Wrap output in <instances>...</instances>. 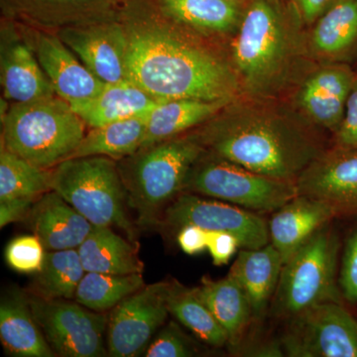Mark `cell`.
Instances as JSON below:
<instances>
[{"label":"cell","mask_w":357,"mask_h":357,"mask_svg":"<svg viewBox=\"0 0 357 357\" xmlns=\"http://www.w3.org/2000/svg\"><path fill=\"white\" fill-rule=\"evenodd\" d=\"M206 123L195 133L206 151L269 177L297 181L326 150L318 129L277 100L241 96Z\"/></svg>","instance_id":"cell-1"},{"label":"cell","mask_w":357,"mask_h":357,"mask_svg":"<svg viewBox=\"0 0 357 357\" xmlns=\"http://www.w3.org/2000/svg\"><path fill=\"white\" fill-rule=\"evenodd\" d=\"M128 79L159 100L231 102L243 96L234 66L171 23L129 22Z\"/></svg>","instance_id":"cell-2"},{"label":"cell","mask_w":357,"mask_h":357,"mask_svg":"<svg viewBox=\"0 0 357 357\" xmlns=\"http://www.w3.org/2000/svg\"><path fill=\"white\" fill-rule=\"evenodd\" d=\"M302 20L279 0H251L231 45L243 96L273 100L302 79L311 56Z\"/></svg>","instance_id":"cell-3"},{"label":"cell","mask_w":357,"mask_h":357,"mask_svg":"<svg viewBox=\"0 0 357 357\" xmlns=\"http://www.w3.org/2000/svg\"><path fill=\"white\" fill-rule=\"evenodd\" d=\"M2 124V146L47 170L69 159L86 135L83 119L57 95L13 103Z\"/></svg>","instance_id":"cell-4"},{"label":"cell","mask_w":357,"mask_h":357,"mask_svg":"<svg viewBox=\"0 0 357 357\" xmlns=\"http://www.w3.org/2000/svg\"><path fill=\"white\" fill-rule=\"evenodd\" d=\"M206 152L196 134L178 136L143 148L123 175L128 204L141 225H154L162 210L184 190L192 166Z\"/></svg>","instance_id":"cell-5"},{"label":"cell","mask_w":357,"mask_h":357,"mask_svg":"<svg viewBox=\"0 0 357 357\" xmlns=\"http://www.w3.org/2000/svg\"><path fill=\"white\" fill-rule=\"evenodd\" d=\"M52 190L95 227H116L133 238L132 223L126 213L128 191L114 159L65 160L52 171Z\"/></svg>","instance_id":"cell-6"},{"label":"cell","mask_w":357,"mask_h":357,"mask_svg":"<svg viewBox=\"0 0 357 357\" xmlns=\"http://www.w3.org/2000/svg\"><path fill=\"white\" fill-rule=\"evenodd\" d=\"M340 241L331 223L321 227L284 263L273 312L288 319L326 302L342 301L337 282Z\"/></svg>","instance_id":"cell-7"},{"label":"cell","mask_w":357,"mask_h":357,"mask_svg":"<svg viewBox=\"0 0 357 357\" xmlns=\"http://www.w3.org/2000/svg\"><path fill=\"white\" fill-rule=\"evenodd\" d=\"M183 192L220 199L257 213L276 211L299 195L296 181L253 172L206 150L190 171Z\"/></svg>","instance_id":"cell-8"},{"label":"cell","mask_w":357,"mask_h":357,"mask_svg":"<svg viewBox=\"0 0 357 357\" xmlns=\"http://www.w3.org/2000/svg\"><path fill=\"white\" fill-rule=\"evenodd\" d=\"M33 314L52 349L64 357L109 356L105 333L109 319L79 303L29 298Z\"/></svg>","instance_id":"cell-9"},{"label":"cell","mask_w":357,"mask_h":357,"mask_svg":"<svg viewBox=\"0 0 357 357\" xmlns=\"http://www.w3.org/2000/svg\"><path fill=\"white\" fill-rule=\"evenodd\" d=\"M280 342L287 356L357 357V321L340 303H321L290 319Z\"/></svg>","instance_id":"cell-10"},{"label":"cell","mask_w":357,"mask_h":357,"mask_svg":"<svg viewBox=\"0 0 357 357\" xmlns=\"http://www.w3.org/2000/svg\"><path fill=\"white\" fill-rule=\"evenodd\" d=\"M163 220L174 229L192 225L206 231L229 232L237 237L241 248H260L270 241L268 223L257 213L192 192L176 197L164 210Z\"/></svg>","instance_id":"cell-11"},{"label":"cell","mask_w":357,"mask_h":357,"mask_svg":"<svg viewBox=\"0 0 357 357\" xmlns=\"http://www.w3.org/2000/svg\"><path fill=\"white\" fill-rule=\"evenodd\" d=\"M172 282L144 286L112 309L107 324L109 356L133 357L144 354L170 314L168 295Z\"/></svg>","instance_id":"cell-12"},{"label":"cell","mask_w":357,"mask_h":357,"mask_svg":"<svg viewBox=\"0 0 357 357\" xmlns=\"http://www.w3.org/2000/svg\"><path fill=\"white\" fill-rule=\"evenodd\" d=\"M356 76L347 63H324L298 83L294 109L314 128L335 135L344 119Z\"/></svg>","instance_id":"cell-13"},{"label":"cell","mask_w":357,"mask_h":357,"mask_svg":"<svg viewBox=\"0 0 357 357\" xmlns=\"http://www.w3.org/2000/svg\"><path fill=\"white\" fill-rule=\"evenodd\" d=\"M59 37L103 83L129 81L128 37L123 25L98 21L79 23L61 30Z\"/></svg>","instance_id":"cell-14"},{"label":"cell","mask_w":357,"mask_h":357,"mask_svg":"<svg viewBox=\"0 0 357 357\" xmlns=\"http://www.w3.org/2000/svg\"><path fill=\"white\" fill-rule=\"evenodd\" d=\"M296 184L299 195L328 204L337 217L357 215V148L325 150Z\"/></svg>","instance_id":"cell-15"},{"label":"cell","mask_w":357,"mask_h":357,"mask_svg":"<svg viewBox=\"0 0 357 357\" xmlns=\"http://www.w3.org/2000/svg\"><path fill=\"white\" fill-rule=\"evenodd\" d=\"M35 56L56 95L70 103L89 100L107 84L82 64L69 47L55 35L42 33L37 36Z\"/></svg>","instance_id":"cell-16"},{"label":"cell","mask_w":357,"mask_h":357,"mask_svg":"<svg viewBox=\"0 0 357 357\" xmlns=\"http://www.w3.org/2000/svg\"><path fill=\"white\" fill-rule=\"evenodd\" d=\"M26 218L46 251L77 249L95 227L53 190L37 199Z\"/></svg>","instance_id":"cell-17"},{"label":"cell","mask_w":357,"mask_h":357,"mask_svg":"<svg viewBox=\"0 0 357 357\" xmlns=\"http://www.w3.org/2000/svg\"><path fill=\"white\" fill-rule=\"evenodd\" d=\"M337 218L332 206L310 197L298 195L274 211L268 223L270 243L285 263L321 227Z\"/></svg>","instance_id":"cell-18"},{"label":"cell","mask_w":357,"mask_h":357,"mask_svg":"<svg viewBox=\"0 0 357 357\" xmlns=\"http://www.w3.org/2000/svg\"><path fill=\"white\" fill-rule=\"evenodd\" d=\"M283 265L280 252L268 243L260 248H243L230 268L229 275L243 289L253 319H261L266 314L278 287Z\"/></svg>","instance_id":"cell-19"},{"label":"cell","mask_w":357,"mask_h":357,"mask_svg":"<svg viewBox=\"0 0 357 357\" xmlns=\"http://www.w3.org/2000/svg\"><path fill=\"white\" fill-rule=\"evenodd\" d=\"M163 100H165L155 98L132 82L124 81L107 84L93 98L70 105L86 126L96 128L149 114Z\"/></svg>","instance_id":"cell-20"},{"label":"cell","mask_w":357,"mask_h":357,"mask_svg":"<svg viewBox=\"0 0 357 357\" xmlns=\"http://www.w3.org/2000/svg\"><path fill=\"white\" fill-rule=\"evenodd\" d=\"M310 54L323 63L344 62L357 47V0H340L314 22Z\"/></svg>","instance_id":"cell-21"},{"label":"cell","mask_w":357,"mask_h":357,"mask_svg":"<svg viewBox=\"0 0 357 357\" xmlns=\"http://www.w3.org/2000/svg\"><path fill=\"white\" fill-rule=\"evenodd\" d=\"M0 340L6 351L13 356H56L34 318L29 298L20 291H13L2 299Z\"/></svg>","instance_id":"cell-22"},{"label":"cell","mask_w":357,"mask_h":357,"mask_svg":"<svg viewBox=\"0 0 357 357\" xmlns=\"http://www.w3.org/2000/svg\"><path fill=\"white\" fill-rule=\"evenodd\" d=\"M0 73L4 96L14 103L56 96L36 56L20 41H10L2 46Z\"/></svg>","instance_id":"cell-23"},{"label":"cell","mask_w":357,"mask_h":357,"mask_svg":"<svg viewBox=\"0 0 357 357\" xmlns=\"http://www.w3.org/2000/svg\"><path fill=\"white\" fill-rule=\"evenodd\" d=\"M229 103L191 98L163 100L148 114L146 133L141 149L203 126Z\"/></svg>","instance_id":"cell-24"},{"label":"cell","mask_w":357,"mask_h":357,"mask_svg":"<svg viewBox=\"0 0 357 357\" xmlns=\"http://www.w3.org/2000/svg\"><path fill=\"white\" fill-rule=\"evenodd\" d=\"M77 251L86 272L135 274L144 270L137 244L115 234L112 227H93Z\"/></svg>","instance_id":"cell-25"},{"label":"cell","mask_w":357,"mask_h":357,"mask_svg":"<svg viewBox=\"0 0 357 357\" xmlns=\"http://www.w3.org/2000/svg\"><path fill=\"white\" fill-rule=\"evenodd\" d=\"M194 290L227 332L230 347H238L255 319L243 289L227 275L220 280L204 281Z\"/></svg>","instance_id":"cell-26"},{"label":"cell","mask_w":357,"mask_h":357,"mask_svg":"<svg viewBox=\"0 0 357 357\" xmlns=\"http://www.w3.org/2000/svg\"><path fill=\"white\" fill-rule=\"evenodd\" d=\"M167 17L190 29L215 34L236 33L245 6L231 0H160Z\"/></svg>","instance_id":"cell-27"},{"label":"cell","mask_w":357,"mask_h":357,"mask_svg":"<svg viewBox=\"0 0 357 357\" xmlns=\"http://www.w3.org/2000/svg\"><path fill=\"white\" fill-rule=\"evenodd\" d=\"M148 114L91 128L69 159L105 156L115 160L132 156L142 147Z\"/></svg>","instance_id":"cell-28"},{"label":"cell","mask_w":357,"mask_h":357,"mask_svg":"<svg viewBox=\"0 0 357 357\" xmlns=\"http://www.w3.org/2000/svg\"><path fill=\"white\" fill-rule=\"evenodd\" d=\"M168 309L183 326L204 344L215 347L229 344V335L194 289L172 282L168 295Z\"/></svg>","instance_id":"cell-29"},{"label":"cell","mask_w":357,"mask_h":357,"mask_svg":"<svg viewBox=\"0 0 357 357\" xmlns=\"http://www.w3.org/2000/svg\"><path fill=\"white\" fill-rule=\"evenodd\" d=\"M36 274V296L49 300H72L86 270L77 249H66L46 251L43 265Z\"/></svg>","instance_id":"cell-30"},{"label":"cell","mask_w":357,"mask_h":357,"mask_svg":"<svg viewBox=\"0 0 357 357\" xmlns=\"http://www.w3.org/2000/svg\"><path fill=\"white\" fill-rule=\"evenodd\" d=\"M144 286L142 273L86 272L77 286L75 300L89 310L102 312L114 309Z\"/></svg>","instance_id":"cell-31"},{"label":"cell","mask_w":357,"mask_h":357,"mask_svg":"<svg viewBox=\"0 0 357 357\" xmlns=\"http://www.w3.org/2000/svg\"><path fill=\"white\" fill-rule=\"evenodd\" d=\"M52 191V172L1 146L0 152V199H39Z\"/></svg>","instance_id":"cell-32"},{"label":"cell","mask_w":357,"mask_h":357,"mask_svg":"<svg viewBox=\"0 0 357 357\" xmlns=\"http://www.w3.org/2000/svg\"><path fill=\"white\" fill-rule=\"evenodd\" d=\"M114 0H18V3L42 20H68L98 13L107 8Z\"/></svg>","instance_id":"cell-33"},{"label":"cell","mask_w":357,"mask_h":357,"mask_svg":"<svg viewBox=\"0 0 357 357\" xmlns=\"http://www.w3.org/2000/svg\"><path fill=\"white\" fill-rule=\"evenodd\" d=\"M195 342L177 324L170 321L151 340L144 352L147 357H190L196 356Z\"/></svg>","instance_id":"cell-34"},{"label":"cell","mask_w":357,"mask_h":357,"mask_svg":"<svg viewBox=\"0 0 357 357\" xmlns=\"http://www.w3.org/2000/svg\"><path fill=\"white\" fill-rule=\"evenodd\" d=\"M46 249L35 236H20L13 239L6 250L9 266L20 273H37L42 268Z\"/></svg>","instance_id":"cell-35"},{"label":"cell","mask_w":357,"mask_h":357,"mask_svg":"<svg viewBox=\"0 0 357 357\" xmlns=\"http://www.w3.org/2000/svg\"><path fill=\"white\" fill-rule=\"evenodd\" d=\"M338 284L342 297L352 304L357 303V230L345 244Z\"/></svg>","instance_id":"cell-36"},{"label":"cell","mask_w":357,"mask_h":357,"mask_svg":"<svg viewBox=\"0 0 357 357\" xmlns=\"http://www.w3.org/2000/svg\"><path fill=\"white\" fill-rule=\"evenodd\" d=\"M333 137V147L342 149L357 148V73L345 107L344 119Z\"/></svg>","instance_id":"cell-37"},{"label":"cell","mask_w":357,"mask_h":357,"mask_svg":"<svg viewBox=\"0 0 357 357\" xmlns=\"http://www.w3.org/2000/svg\"><path fill=\"white\" fill-rule=\"evenodd\" d=\"M239 248H241V243L234 234L223 231H208V250L215 266L227 264Z\"/></svg>","instance_id":"cell-38"},{"label":"cell","mask_w":357,"mask_h":357,"mask_svg":"<svg viewBox=\"0 0 357 357\" xmlns=\"http://www.w3.org/2000/svg\"><path fill=\"white\" fill-rule=\"evenodd\" d=\"M208 231L197 225H185L178 229V246L188 255H196L208 250Z\"/></svg>","instance_id":"cell-39"},{"label":"cell","mask_w":357,"mask_h":357,"mask_svg":"<svg viewBox=\"0 0 357 357\" xmlns=\"http://www.w3.org/2000/svg\"><path fill=\"white\" fill-rule=\"evenodd\" d=\"M38 199H0V227L26 218Z\"/></svg>","instance_id":"cell-40"},{"label":"cell","mask_w":357,"mask_h":357,"mask_svg":"<svg viewBox=\"0 0 357 357\" xmlns=\"http://www.w3.org/2000/svg\"><path fill=\"white\" fill-rule=\"evenodd\" d=\"M340 0H292V4L303 24H314Z\"/></svg>","instance_id":"cell-41"},{"label":"cell","mask_w":357,"mask_h":357,"mask_svg":"<svg viewBox=\"0 0 357 357\" xmlns=\"http://www.w3.org/2000/svg\"><path fill=\"white\" fill-rule=\"evenodd\" d=\"M231 1L236 2V3L241 4V6H248L251 0H231Z\"/></svg>","instance_id":"cell-42"}]
</instances>
